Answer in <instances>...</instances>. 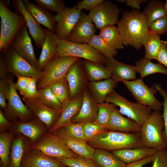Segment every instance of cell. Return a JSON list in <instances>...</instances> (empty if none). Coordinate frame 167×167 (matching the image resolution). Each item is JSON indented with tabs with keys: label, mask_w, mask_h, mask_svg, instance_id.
Here are the masks:
<instances>
[{
	"label": "cell",
	"mask_w": 167,
	"mask_h": 167,
	"mask_svg": "<svg viewBox=\"0 0 167 167\" xmlns=\"http://www.w3.org/2000/svg\"><path fill=\"white\" fill-rule=\"evenodd\" d=\"M14 134L11 131L0 133V158L1 167H10V155Z\"/></svg>",
	"instance_id": "cell-34"
},
{
	"label": "cell",
	"mask_w": 167,
	"mask_h": 167,
	"mask_svg": "<svg viewBox=\"0 0 167 167\" xmlns=\"http://www.w3.org/2000/svg\"><path fill=\"white\" fill-rule=\"evenodd\" d=\"M88 79L91 81L96 82L111 78L109 69L103 65L85 60L83 63Z\"/></svg>",
	"instance_id": "cell-32"
},
{
	"label": "cell",
	"mask_w": 167,
	"mask_h": 167,
	"mask_svg": "<svg viewBox=\"0 0 167 167\" xmlns=\"http://www.w3.org/2000/svg\"><path fill=\"white\" fill-rule=\"evenodd\" d=\"M79 59L72 57L55 56L47 63L42 71L37 84V90L49 87L64 78L70 68Z\"/></svg>",
	"instance_id": "cell-5"
},
{
	"label": "cell",
	"mask_w": 167,
	"mask_h": 167,
	"mask_svg": "<svg viewBox=\"0 0 167 167\" xmlns=\"http://www.w3.org/2000/svg\"><path fill=\"white\" fill-rule=\"evenodd\" d=\"M38 79L35 77H32L26 89L23 97L26 98H36L38 95L37 82Z\"/></svg>",
	"instance_id": "cell-50"
},
{
	"label": "cell",
	"mask_w": 167,
	"mask_h": 167,
	"mask_svg": "<svg viewBox=\"0 0 167 167\" xmlns=\"http://www.w3.org/2000/svg\"><path fill=\"white\" fill-rule=\"evenodd\" d=\"M116 1L122 3L125 2L127 6L131 7L134 10H138L140 9L141 5L146 1V0H117Z\"/></svg>",
	"instance_id": "cell-56"
},
{
	"label": "cell",
	"mask_w": 167,
	"mask_h": 167,
	"mask_svg": "<svg viewBox=\"0 0 167 167\" xmlns=\"http://www.w3.org/2000/svg\"><path fill=\"white\" fill-rule=\"evenodd\" d=\"M0 167H1L0 166Z\"/></svg>",
	"instance_id": "cell-60"
},
{
	"label": "cell",
	"mask_w": 167,
	"mask_h": 167,
	"mask_svg": "<svg viewBox=\"0 0 167 167\" xmlns=\"http://www.w3.org/2000/svg\"><path fill=\"white\" fill-rule=\"evenodd\" d=\"M23 1L25 7L37 22L46 28L51 32L55 33L57 25L55 15L28 0Z\"/></svg>",
	"instance_id": "cell-26"
},
{
	"label": "cell",
	"mask_w": 167,
	"mask_h": 167,
	"mask_svg": "<svg viewBox=\"0 0 167 167\" xmlns=\"http://www.w3.org/2000/svg\"><path fill=\"white\" fill-rule=\"evenodd\" d=\"M44 30L45 40L38 60V69L41 71L47 63L56 56L58 48L57 36L48 29Z\"/></svg>",
	"instance_id": "cell-25"
},
{
	"label": "cell",
	"mask_w": 167,
	"mask_h": 167,
	"mask_svg": "<svg viewBox=\"0 0 167 167\" xmlns=\"http://www.w3.org/2000/svg\"><path fill=\"white\" fill-rule=\"evenodd\" d=\"M88 44L106 58L114 57L117 50L110 46L99 35H94Z\"/></svg>",
	"instance_id": "cell-39"
},
{
	"label": "cell",
	"mask_w": 167,
	"mask_h": 167,
	"mask_svg": "<svg viewBox=\"0 0 167 167\" xmlns=\"http://www.w3.org/2000/svg\"><path fill=\"white\" fill-rule=\"evenodd\" d=\"M3 54L8 73L15 76L35 77L39 80L42 71L30 64L11 46Z\"/></svg>",
	"instance_id": "cell-10"
},
{
	"label": "cell",
	"mask_w": 167,
	"mask_h": 167,
	"mask_svg": "<svg viewBox=\"0 0 167 167\" xmlns=\"http://www.w3.org/2000/svg\"><path fill=\"white\" fill-rule=\"evenodd\" d=\"M137 72L143 79L150 75L161 73L167 75V69L159 63L152 62L151 60L145 58H142L136 62Z\"/></svg>",
	"instance_id": "cell-33"
},
{
	"label": "cell",
	"mask_w": 167,
	"mask_h": 167,
	"mask_svg": "<svg viewBox=\"0 0 167 167\" xmlns=\"http://www.w3.org/2000/svg\"><path fill=\"white\" fill-rule=\"evenodd\" d=\"M8 73L7 69L2 56H1L0 58V79L7 77V75Z\"/></svg>",
	"instance_id": "cell-57"
},
{
	"label": "cell",
	"mask_w": 167,
	"mask_h": 167,
	"mask_svg": "<svg viewBox=\"0 0 167 167\" xmlns=\"http://www.w3.org/2000/svg\"><path fill=\"white\" fill-rule=\"evenodd\" d=\"M143 12L149 26L157 19L166 16L164 3L159 0H151L146 5Z\"/></svg>",
	"instance_id": "cell-35"
},
{
	"label": "cell",
	"mask_w": 167,
	"mask_h": 167,
	"mask_svg": "<svg viewBox=\"0 0 167 167\" xmlns=\"http://www.w3.org/2000/svg\"><path fill=\"white\" fill-rule=\"evenodd\" d=\"M83 101V95L79 94L75 97L62 103L60 115L54 126L49 131L51 133L58 128L71 123L72 118L79 113Z\"/></svg>",
	"instance_id": "cell-21"
},
{
	"label": "cell",
	"mask_w": 167,
	"mask_h": 167,
	"mask_svg": "<svg viewBox=\"0 0 167 167\" xmlns=\"http://www.w3.org/2000/svg\"><path fill=\"white\" fill-rule=\"evenodd\" d=\"M8 78L10 87L7 98L8 103L3 112L4 115L11 122L16 120L24 122L31 121L34 117L18 95L15 87L13 76Z\"/></svg>",
	"instance_id": "cell-9"
},
{
	"label": "cell",
	"mask_w": 167,
	"mask_h": 167,
	"mask_svg": "<svg viewBox=\"0 0 167 167\" xmlns=\"http://www.w3.org/2000/svg\"><path fill=\"white\" fill-rule=\"evenodd\" d=\"M0 52L3 53L18 32L26 25L24 18L11 11L0 0Z\"/></svg>",
	"instance_id": "cell-3"
},
{
	"label": "cell",
	"mask_w": 167,
	"mask_h": 167,
	"mask_svg": "<svg viewBox=\"0 0 167 167\" xmlns=\"http://www.w3.org/2000/svg\"><path fill=\"white\" fill-rule=\"evenodd\" d=\"M158 150L146 147L113 151L112 153L126 164L138 161L155 154Z\"/></svg>",
	"instance_id": "cell-28"
},
{
	"label": "cell",
	"mask_w": 167,
	"mask_h": 167,
	"mask_svg": "<svg viewBox=\"0 0 167 167\" xmlns=\"http://www.w3.org/2000/svg\"><path fill=\"white\" fill-rule=\"evenodd\" d=\"M20 167H67L57 159L36 149H28L24 153Z\"/></svg>",
	"instance_id": "cell-19"
},
{
	"label": "cell",
	"mask_w": 167,
	"mask_h": 167,
	"mask_svg": "<svg viewBox=\"0 0 167 167\" xmlns=\"http://www.w3.org/2000/svg\"><path fill=\"white\" fill-rule=\"evenodd\" d=\"M36 4L48 11L59 13L66 8L65 3L62 0H34Z\"/></svg>",
	"instance_id": "cell-43"
},
{
	"label": "cell",
	"mask_w": 167,
	"mask_h": 167,
	"mask_svg": "<svg viewBox=\"0 0 167 167\" xmlns=\"http://www.w3.org/2000/svg\"><path fill=\"white\" fill-rule=\"evenodd\" d=\"M117 83L111 78L90 82L89 87L92 97L98 104L104 102L107 96L116 87Z\"/></svg>",
	"instance_id": "cell-30"
},
{
	"label": "cell",
	"mask_w": 167,
	"mask_h": 167,
	"mask_svg": "<svg viewBox=\"0 0 167 167\" xmlns=\"http://www.w3.org/2000/svg\"><path fill=\"white\" fill-rule=\"evenodd\" d=\"M99 35L113 49L117 50L123 49L121 38L115 25L102 28L100 30Z\"/></svg>",
	"instance_id": "cell-36"
},
{
	"label": "cell",
	"mask_w": 167,
	"mask_h": 167,
	"mask_svg": "<svg viewBox=\"0 0 167 167\" xmlns=\"http://www.w3.org/2000/svg\"><path fill=\"white\" fill-rule=\"evenodd\" d=\"M105 101L119 107L118 111L122 114L141 126L152 112V109L149 107L137 102L130 101L118 94L114 90L107 96Z\"/></svg>",
	"instance_id": "cell-6"
},
{
	"label": "cell",
	"mask_w": 167,
	"mask_h": 167,
	"mask_svg": "<svg viewBox=\"0 0 167 167\" xmlns=\"http://www.w3.org/2000/svg\"><path fill=\"white\" fill-rule=\"evenodd\" d=\"M87 142L95 149H102L112 152L143 147L140 133L105 130L88 140Z\"/></svg>",
	"instance_id": "cell-2"
},
{
	"label": "cell",
	"mask_w": 167,
	"mask_h": 167,
	"mask_svg": "<svg viewBox=\"0 0 167 167\" xmlns=\"http://www.w3.org/2000/svg\"><path fill=\"white\" fill-rule=\"evenodd\" d=\"M12 126L9 130L14 134H21L28 139L32 143L39 141L49 129L46 125L37 117L27 122L18 120L12 121Z\"/></svg>",
	"instance_id": "cell-13"
},
{
	"label": "cell",
	"mask_w": 167,
	"mask_h": 167,
	"mask_svg": "<svg viewBox=\"0 0 167 167\" xmlns=\"http://www.w3.org/2000/svg\"><path fill=\"white\" fill-rule=\"evenodd\" d=\"M122 82L137 102L149 107L154 111L161 110L162 104L155 96L157 91L154 87H148L141 79Z\"/></svg>",
	"instance_id": "cell-11"
},
{
	"label": "cell",
	"mask_w": 167,
	"mask_h": 167,
	"mask_svg": "<svg viewBox=\"0 0 167 167\" xmlns=\"http://www.w3.org/2000/svg\"><path fill=\"white\" fill-rule=\"evenodd\" d=\"M82 11L75 6L66 7L55 15L57 22L55 34L58 38L66 40L79 19Z\"/></svg>",
	"instance_id": "cell-14"
},
{
	"label": "cell",
	"mask_w": 167,
	"mask_h": 167,
	"mask_svg": "<svg viewBox=\"0 0 167 167\" xmlns=\"http://www.w3.org/2000/svg\"><path fill=\"white\" fill-rule=\"evenodd\" d=\"M16 76L17 78V81L16 83H15V87L16 90H18L23 96L32 77L19 75Z\"/></svg>",
	"instance_id": "cell-52"
},
{
	"label": "cell",
	"mask_w": 167,
	"mask_h": 167,
	"mask_svg": "<svg viewBox=\"0 0 167 167\" xmlns=\"http://www.w3.org/2000/svg\"><path fill=\"white\" fill-rule=\"evenodd\" d=\"M12 5L16 13L24 19L30 34L35 45L39 49L42 48L45 38V32L25 7L23 0H13Z\"/></svg>",
	"instance_id": "cell-15"
},
{
	"label": "cell",
	"mask_w": 167,
	"mask_h": 167,
	"mask_svg": "<svg viewBox=\"0 0 167 167\" xmlns=\"http://www.w3.org/2000/svg\"><path fill=\"white\" fill-rule=\"evenodd\" d=\"M82 95V103L80 110L78 114L72 118L71 123L94 122L96 120L98 111V103L87 91H84Z\"/></svg>",
	"instance_id": "cell-22"
},
{
	"label": "cell",
	"mask_w": 167,
	"mask_h": 167,
	"mask_svg": "<svg viewBox=\"0 0 167 167\" xmlns=\"http://www.w3.org/2000/svg\"><path fill=\"white\" fill-rule=\"evenodd\" d=\"M141 127L131 119L124 117L115 108L105 128L107 130L137 133H140Z\"/></svg>",
	"instance_id": "cell-23"
},
{
	"label": "cell",
	"mask_w": 167,
	"mask_h": 167,
	"mask_svg": "<svg viewBox=\"0 0 167 167\" xmlns=\"http://www.w3.org/2000/svg\"><path fill=\"white\" fill-rule=\"evenodd\" d=\"M15 134L12 141L10 155V167H20L24 155L32 143L23 135Z\"/></svg>",
	"instance_id": "cell-27"
},
{
	"label": "cell",
	"mask_w": 167,
	"mask_h": 167,
	"mask_svg": "<svg viewBox=\"0 0 167 167\" xmlns=\"http://www.w3.org/2000/svg\"><path fill=\"white\" fill-rule=\"evenodd\" d=\"M8 77L2 78L0 81V106L2 110H5L7 104L6 102L10 89Z\"/></svg>",
	"instance_id": "cell-48"
},
{
	"label": "cell",
	"mask_w": 167,
	"mask_h": 167,
	"mask_svg": "<svg viewBox=\"0 0 167 167\" xmlns=\"http://www.w3.org/2000/svg\"><path fill=\"white\" fill-rule=\"evenodd\" d=\"M165 1L164 6L166 12V16L167 17V0H166Z\"/></svg>",
	"instance_id": "cell-59"
},
{
	"label": "cell",
	"mask_w": 167,
	"mask_h": 167,
	"mask_svg": "<svg viewBox=\"0 0 167 167\" xmlns=\"http://www.w3.org/2000/svg\"><path fill=\"white\" fill-rule=\"evenodd\" d=\"M27 28L26 25L18 32L10 46L30 64L39 69L38 60L36 57Z\"/></svg>",
	"instance_id": "cell-16"
},
{
	"label": "cell",
	"mask_w": 167,
	"mask_h": 167,
	"mask_svg": "<svg viewBox=\"0 0 167 167\" xmlns=\"http://www.w3.org/2000/svg\"><path fill=\"white\" fill-rule=\"evenodd\" d=\"M104 0H83L79 2L76 5L79 10L82 11L84 9L90 11L95 8Z\"/></svg>",
	"instance_id": "cell-51"
},
{
	"label": "cell",
	"mask_w": 167,
	"mask_h": 167,
	"mask_svg": "<svg viewBox=\"0 0 167 167\" xmlns=\"http://www.w3.org/2000/svg\"><path fill=\"white\" fill-rule=\"evenodd\" d=\"M153 87L162 96L164 101L162 104L163 112L162 114L164 121V128L162 131V137L167 145V92L159 84H155Z\"/></svg>",
	"instance_id": "cell-45"
},
{
	"label": "cell",
	"mask_w": 167,
	"mask_h": 167,
	"mask_svg": "<svg viewBox=\"0 0 167 167\" xmlns=\"http://www.w3.org/2000/svg\"><path fill=\"white\" fill-rule=\"evenodd\" d=\"M30 148L39 150L56 159L71 158L78 156L68 148L59 136L49 131L39 141L32 143Z\"/></svg>",
	"instance_id": "cell-8"
},
{
	"label": "cell",
	"mask_w": 167,
	"mask_h": 167,
	"mask_svg": "<svg viewBox=\"0 0 167 167\" xmlns=\"http://www.w3.org/2000/svg\"><path fill=\"white\" fill-rule=\"evenodd\" d=\"M58 48L56 56L83 58L95 63L105 64L106 58L88 44L78 43L58 37Z\"/></svg>",
	"instance_id": "cell-7"
},
{
	"label": "cell",
	"mask_w": 167,
	"mask_h": 167,
	"mask_svg": "<svg viewBox=\"0 0 167 167\" xmlns=\"http://www.w3.org/2000/svg\"><path fill=\"white\" fill-rule=\"evenodd\" d=\"M79 60L71 66L65 76L68 83L71 99L79 94L84 86L83 76Z\"/></svg>",
	"instance_id": "cell-29"
},
{
	"label": "cell",
	"mask_w": 167,
	"mask_h": 167,
	"mask_svg": "<svg viewBox=\"0 0 167 167\" xmlns=\"http://www.w3.org/2000/svg\"><path fill=\"white\" fill-rule=\"evenodd\" d=\"M148 32L159 36L167 35V17H163L151 23L148 26Z\"/></svg>",
	"instance_id": "cell-46"
},
{
	"label": "cell",
	"mask_w": 167,
	"mask_h": 167,
	"mask_svg": "<svg viewBox=\"0 0 167 167\" xmlns=\"http://www.w3.org/2000/svg\"><path fill=\"white\" fill-rule=\"evenodd\" d=\"M163 128L162 114L160 111H154L141 127L140 134L143 146L158 151L167 149L162 136Z\"/></svg>",
	"instance_id": "cell-4"
},
{
	"label": "cell",
	"mask_w": 167,
	"mask_h": 167,
	"mask_svg": "<svg viewBox=\"0 0 167 167\" xmlns=\"http://www.w3.org/2000/svg\"><path fill=\"white\" fill-rule=\"evenodd\" d=\"M83 128L84 134L87 140L106 130L104 126L91 122L85 123Z\"/></svg>",
	"instance_id": "cell-47"
},
{
	"label": "cell",
	"mask_w": 167,
	"mask_h": 167,
	"mask_svg": "<svg viewBox=\"0 0 167 167\" xmlns=\"http://www.w3.org/2000/svg\"><path fill=\"white\" fill-rule=\"evenodd\" d=\"M25 104L34 117H37L44 123L49 131L54 126L59 118L61 112L58 111L42 104L36 98L22 97Z\"/></svg>",
	"instance_id": "cell-17"
},
{
	"label": "cell",
	"mask_w": 167,
	"mask_h": 167,
	"mask_svg": "<svg viewBox=\"0 0 167 167\" xmlns=\"http://www.w3.org/2000/svg\"><path fill=\"white\" fill-rule=\"evenodd\" d=\"M84 123H71L64 127L67 133L71 137L80 141L87 142V139L85 136L83 128Z\"/></svg>",
	"instance_id": "cell-44"
},
{
	"label": "cell",
	"mask_w": 167,
	"mask_h": 167,
	"mask_svg": "<svg viewBox=\"0 0 167 167\" xmlns=\"http://www.w3.org/2000/svg\"><path fill=\"white\" fill-rule=\"evenodd\" d=\"M96 32V28L90 17L82 12L66 40L74 43L88 44Z\"/></svg>",
	"instance_id": "cell-18"
},
{
	"label": "cell",
	"mask_w": 167,
	"mask_h": 167,
	"mask_svg": "<svg viewBox=\"0 0 167 167\" xmlns=\"http://www.w3.org/2000/svg\"><path fill=\"white\" fill-rule=\"evenodd\" d=\"M115 105L113 104L107 102L98 104L97 117L94 122L104 126L105 127L109 123L111 115L116 108Z\"/></svg>",
	"instance_id": "cell-41"
},
{
	"label": "cell",
	"mask_w": 167,
	"mask_h": 167,
	"mask_svg": "<svg viewBox=\"0 0 167 167\" xmlns=\"http://www.w3.org/2000/svg\"><path fill=\"white\" fill-rule=\"evenodd\" d=\"M52 133L59 136L68 148L78 155L92 159L95 149L87 142L80 141L71 136L67 133L64 127Z\"/></svg>",
	"instance_id": "cell-24"
},
{
	"label": "cell",
	"mask_w": 167,
	"mask_h": 167,
	"mask_svg": "<svg viewBox=\"0 0 167 167\" xmlns=\"http://www.w3.org/2000/svg\"><path fill=\"white\" fill-rule=\"evenodd\" d=\"M154 155L140 160L127 164H126L125 167H143L144 165L152 162Z\"/></svg>",
	"instance_id": "cell-55"
},
{
	"label": "cell",
	"mask_w": 167,
	"mask_h": 167,
	"mask_svg": "<svg viewBox=\"0 0 167 167\" xmlns=\"http://www.w3.org/2000/svg\"><path fill=\"white\" fill-rule=\"evenodd\" d=\"M105 65L110 72L111 78L116 83L136 79L135 66L119 62L113 57L106 58Z\"/></svg>",
	"instance_id": "cell-20"
},
{
	"label": "cell",
	"mask_w": 167,
	"mask_h": 167,
	"mask_svg": "<svg viewBox=\"0 0 167 167\" xmlns=\"http://www.w3.org/2000/svg\"><path fill=\"white\" fill-rule=\"evenodd\" d=\"M122 9L109 0H103L102 3L88 14L95 27L100 30L105 27L114 26L119 21Z\"/></svg>",
	"instance_id": "cell-12"
},
{
	"label": "cell",
	"mask_w": 167,
	"mask_h": 167,
	"mask_svg": "<svg viewBox=\"0 0 167 167\" xmlns=\"http://www.w3.org/2000/svg\"><path fill=\"white\" fill-rule=\"evenodd\" d=\"M12 126L11 121L9 120L4 115L2 110H0V131L1 132L9 130Z\"/></svg>",
	"instance_id": "cell-54"
},
{
	"label": "cell",
	"mask_w": 167,
	"mask_h": 167,
	"mask_svg": "<svg viewBox=\"0 0 167 167\" xmlns=\"http://www.w3.org/2000/svg\"><path fill=\"white\" fill-rule=\"evenodd\" d=\"M38 90V95L36 98L41 103L57 111L61 112L62 105L52 92L50 87Z\"/></svg>",
	"instance_id": "cell-38"
},
{
	"label": "cell",
	"mask_w": 167,
	"mask_h": 167,
	"mask_svg": "<svg viewBox=\"0 0 167 167\" xmlns=\"http://www.w3.org/2000/svg\"><path fill=\"white\" fill-rule=\"evenodd\" d=\"M152 167H167V149L158 151L153 156Z\"/></svg>",
	"instance_id": "cell-49"
},
{
	"label": "cell",
	"mask_w": 167,
	"mask_h": 167,
	"mask_svg": "<svg viewBox=\"0 0 167 167\" xmlns=\"http://www.w3.org/2000/svg\"><path fill=\"white\" fill-rule=\"evenodd\" d=\"M49 87L52 93L61 103L71 99L68 83L65 77Z\"/></svg>",
	"instance_id": "cell-40"
},
{
	"label": "cell",
	"mask_w": 167,
	"mask_h": 167,
	"mask_svg": "<svg viewBox=\"0 0 167 167\" xmlns=\"http://www.w3.org/2000/svg\"><path fill=\"white\" fill-rule=\"evenodd\" d=\"M92 159L100 167H125L126 164L110 151L95 149Z\"/></svg>",
	"instance_id": "cell-31"
},
{
	"label": "cell",
	"mask_w": 167,
	"mask_h": 167,
	"mask_svg": "<svg viewBox=\"0 0 167 167\" xmlns=\"http://www.w3.org/2000/svg\"><path fill=\"white\" fill-rule=\"evenodd\" d=\"M68 167H100L92 158L78 156L71 158L57 159Z\"/></svg>",
	"instance_id": "cell-42"
},
{
	"label": "cell",
	"mask_w": 167,
	"mask_h": 167,
	"mask_svg": "<svg viewBox=\"0 0 167 167\" xmlns=\"http://www.w3.org/2000/svg\"><path fill=\"white\" fill-rule=\"evenodd\" d=\"M160 36L148 32L143 45L145 48L144 58L156 60L161 44Z\"/></svg>",
	"instance_id": "cell-37"
},
{
	"label": "cell",
	"mask_w": 167,
	"mask_h": 167,
	"mask_svg": "<svg viewBox=\"0 0 167 167\" xmlns=\"http://www.w3.org/2000/svg\"><path fill=\"white\" fill-rule=\"evenodd\" d=\"M117 26L123 45L141 49L148 33V25L143 12L123 11Z\"/></svg>",
	"instance_id": "cell-1"
},
{
	"label": "cell",
	"mask_w": 167,
	"mask_h": 167,
	"mask_svg": "<svg viewBox=\"0 0 167 167\" xmlns=\"http://www.w3.org/2000/svg\"><path fill=\"white\" fill-rule=\"evenodd\" d=\"M156 60L167 69V41L162 40Z\"/></svg>",
	"instance_id": "cell-53"
},
{
	"label": "cell",
	"mask_w": 167,
	"mask_h": 167,
	"mask_svg": "<svg viewBox=\"0 0 167 167\" xmlns=\"http://www.w3.org/2000/svg\"><path fill=\"white\" fill-rule=\"evenodd\" d=\"M5 6L9 10H10L11 6L10 3L11 0H2Z\"/></svg>",
	"instance_id": "cell-58"
}]
</instances>
